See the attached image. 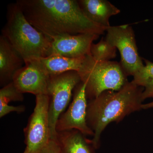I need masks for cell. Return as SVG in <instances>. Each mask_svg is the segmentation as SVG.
<instances>
[{
	"label": "cell",
	"instance_id": "1",
	"mask_svg": "<svg viewBox=\"0 0 153 153\" xmlns=\"http://www.w3.org/2000/svg\"><path fill=\"white\" fill-rule=\"evenodd\" d=\"M26 19L52 39L63 35H102L108 28L94 23L76 0H17Z\"/></svg>",
	"mask_w": 153,
	"mask_h": 153
},
{
	"label": "cell",
	"instance_id": "2",
	"mask_svg": "<svg viewBox=\"0 0 153 153\" xmlns=\"http://www.w3.org/2000/svg\"><path fill=\"white\" fill-rule=\"evenodd\" d=\"M143 90L128 81L120 90L106 91L88 102L87 122L94 133L91 140L95 149L99 147L101 134L109 123H118L142 109Z\"/></svg>",
	"mask_w": 153,
	"mask_h": 153
},
{
	"label": "cell",
	"instance_id": "3",
	"mask_svg": "<svg viewBox=\"0 0 153 153\" xmlns=\"http://www.w3.org/2000/svg\"><path fill=\"white\" fill-rule=\"evenodd\" d=\"M1 34L23 57L25 63L51 55L52 39L28 22L16 2L8 5L7 22Z\"/></svg>",
	"mask_w": 153,
	"mask_h": 153
},
{
	"label": "cell",
	"instance_id": "4",
	"mask_svg": "<svg viewBox=\"0 0 153 153\" xmlns=\"http://www.w3.org/2000/svg\"><path fill=\"white\" fill-rule=\"evenodd\" d=\"M78 73L81 82L85 84L87 98L90 100L106 91H118L128 82L120 63L97 61L91 55L85 57Z\"/></svg>",
	"mask_w": 153,
	"mask_h": 153
},
{
	"label": "cell",
	"instance_id": "5",
	"mask_svg": "<svg viewBox=\"0 0 153 153\" xmlns=\"http://www.w3.org/2000/svg\"><path fill=\"white\" fill-rule=\"evenodd\" d=\"M80 82V76L76 71L50 76L47 95L49 99L48 113L51 140L56 141L57 121L69 104L73 90Z\"/></svg>",
	"mask_w": 153,
	"mask_h": 153
},
{
	"label": "cell",
	"instance_id": "6",
	"mask_svg": "<svg viewBox=\"0 0 153 153\" xmlns=\"http://www.w3.org/2000/svg\"><path fill=\"white\" fill-rule=\"evenodd\" d=\"M105 39L118 49L120 64L127 76L132 75L143 67V58L138 52L134 33L131 26L125 25L110 26L106 30Z\"/></svg>",
	"mask_w": 153,
	"mask_h": 153
},
{
	"label": "cell",
	"instance_id": "7",
	"mask_svg": "<svg viewBox=\"0 0 153 153\" xmlns=\"http://www.w3.org/2000/svg\"><path fill=\"white\" fill-rule=\"evenodd\" d=\"M36 106L24 129L26 148L24 153H35L51 140L48 95L36 96Z\"/></svg>",
	"mask_w": 153,
	"mask_h": 153
},
{
	"label": "cell",
	"instance_id": "8",
	"mask_svg": "<svg viewBox=\"0 0 153 153\" xmlns=\"http://www.w3.org/2000/svg\"><path fill=\"white\" fill-rule=\"evenodd\" d=\"M87 99L85 84L81 82L74 89L73 100L68 109L61 114L57 121V133L76 130L85 136L93 137L94 132L87 122Z\"/></svg>",
	"mask_w": 153,
	"mask_h": 153
},
{
	"label": "cell",
	"instance_id": "9",
	"mask_svg": "<svg viewBox=\"0 0 153 153\" xmlns=\"http://www.w3.org/2000/svg\"><path fill=\"white\" fill-rule=\"evenodd\" d=\"M15 73L12 82L19 92L36 96L47 95L50 76L37 65L35 60L25 63Z\"/></svg>",
	"mask_w": 153,
	"mask_h": 153
},
{
	"label": "cell",
	"instance_id": "10",
	"mask_svg": "<svg viewBox=\"0 0 153 153\" xmlns=\"http://www.w3.org/2000/svg\"><path fill=\"white\" fill-rule=\"evenodd\" d=\"M99 36L96 34H82L55 37L52 39L51 55L79 58L91 55V45Z\"/></svg>",
	"mask_w": 153,
	"mask_h": 153
},
{
	"label": "cell",
	"instance_id": "11",
	"mask_svg": "<svg viewBox=\"0 0 153 153\" xmlns=\"http://www.w3.org/2000/svg\"><path fill=\"white\" fill-rule=\"evenodd\" d=\"M25 60L4 36H0V84L12 82L13 76L23 67Z\"/></svg>",
	"mask_w": 153,
	"mask_h": 153
},
{
	"label": "cell",
	"instance_id": "12",
	"mask_svg": "<svg viewBox=\"0 0 153 153\" xmlns=\"http://www.w3.org/2000/svg\"><path fill=\"white\" fill-rule=\"evenodd\" d=\"M78 2L88 19L104 27H110V18L120 13L119 9L107 0H79Z\"/></svg>",
	"mask_w": 153,
	"mask_h": 153
},
{
	"label": "cell",
	"instance_id": "13",
	"mask_svg": "<svg viewBox=\"0 0 153 153\" xmlns=\"http://www.w3.org/2000/svg\"><path fill=\"white\" fill-rule=\"evenodd\" d=\"M76 130L57 132L56 141L62 153H95L91 140Z\"/></svg>",
	"mask_w": 153,
	"mask_h": 153
},
{
	"label": "cell",
	"instance_id": "14",
	"mask_svg": "<svg viewBox=\"0 0 153 153\" xmlns=\"http://www.w3.org/2000/svg\"><path fill=\"white\" fill-rule=\"evenodd\" d=\"M85 57L71 58L57 55H51L34 60L37 65L50 76L68 71L79 72Z\"/></svg>",
	"mask_w": 153,
	"mask_h": 153
},
{
	"label": "cell",
	"instance_id": "15",
	"mask_svg": "<svg viewBox=\"0 0 153 153\" xmlns=\"http://www.w3.org/2000/svg\"><path fill=\"white\" fill-rule=\"evenodd\" d=\"M23 94L19 92L11 82L3 86L0 90V117L2 118L11 112L21 113L25 111L24 105L13 106L9 103L13 101H23Z\"/></svg>",
	"mask_w": 153,
	"mask_h": 153
},
{
	"label": "cell",
	"instance_id": "16",
	"mask_svg": "<svg viewBox=\"0 0 153 153\" xmlns=\"http://www.w3.org/2000/svg\"><path fill=\"white\" fill-rule=\"evenodd\" d=\"M145 65L133 75V83L144 88L142 97L143 101L153 98V63L143 59Z\"/></svg>",
	"mask_w": 153,
	"mask_h": 153
},
{
	"label": "cell",
	"instance_id": "17",
	"mask_svg": "<svg viewBox=\"0 0 153 153\" xmlns=\"http://www.w3.org/2000/svg\"><path fill=\"white\" fill-rule=\"evenodd\" d=\"M116 52L117 48L103 38L97 44L93 43L91 47V54L97 61H110L116 56Z\"/></svg>",
	"mask_w": 153,
	"mask_h": 153
},
{
	"label": "cell",
	"instance_id": "18",
	"mask_svg": "<svg viewBox=\"0 0 153 153\" xmlns=\"http://www.w3.org/2000/svg\"><path fill=\"white\" fill-rule=\"evenodd\" d=\"M35 153H62L56 141L50 140L47 144Z\"/></svg>",
	"mask_w": 153,
	"mask_h": 153
},
{
	"label": "cell",
	"instance_id": "19",
	"mask_svg": "<svg viewBox=\"0 0 153 153\" xmlns=\"http://www.w3.org/2000/svg\"><path fill=\"white\" fill-rule=\"evenodd\" d=\"M153 108V101L146 104H143L142 105V108L144 109H149Z\"/></svg>",
	"mask_w": 153,
	"mask_h": 153
}]
</instances>
